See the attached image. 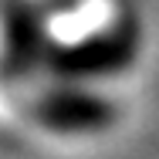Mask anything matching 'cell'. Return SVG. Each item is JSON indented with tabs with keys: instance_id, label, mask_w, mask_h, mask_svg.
Here are the masks:
<instances>
[{
	"instance_id": "cell-2",
	"label": "cell",
	"mask_w": 159,
	"mask_h": 159,
	"mask_svg": "<svg viewBox=\"0 0 159 159\" xmlns=\"http://www.w3.org/2000/svg\"><path fill=\"white\" fill-rule=\"evenodd\" d=\"M31 119L58 135H98L119 122V105L105 92L58 81L31 102Z\"/></svg>"
},
{
	"instance_id": "cell-4",
	"label": "cell",
	"mask_w": 159,
	"mask_h": 159,
	"mask_svg": "<svg viewBox=\"0 0 159 159\" xmlns=\"http://www.w3.org/2000/svg\"><path fill=\"white\" fill-rule=\"evenodd\" d=\"M41 3V10L48 14V17H68V14H75L85 0H37Z\"/></svg>"
},
{
	"instance_id": "cell-3",
	"label": "cell",
	"mask_w": 159,
	"mask_h": 159,
	"mask_svg": "<svg viewBox=\"0 0 159 159\" xmlns=\"http://www.w3.org/2000/svg\"><path fill=\"white\" fill-rule=\"evenodd\" d=\"M37 0H7L0 10V78L20 81L44 68L51 37Z\"/></svg>"
},
{
	"instance_id": "cell-1",
	"label": "cell",
	"mask_w": 159,
	"mask_h": 159,
	"mask_svg": "<svg viewBox=\"0 0 159 159\" xmlns=\"http://www.w3.org/2000/svg\"><path fill=\"white\" fill-rule=\"evenodd\" d=\"M142 48V24L135 14H119L115 20H108L105 27L85 34L78 41H64L51 44L44 68L51 71L54 81H71V85H85V81H105L129 71Z\"/></svg>"
}]
</instances>
